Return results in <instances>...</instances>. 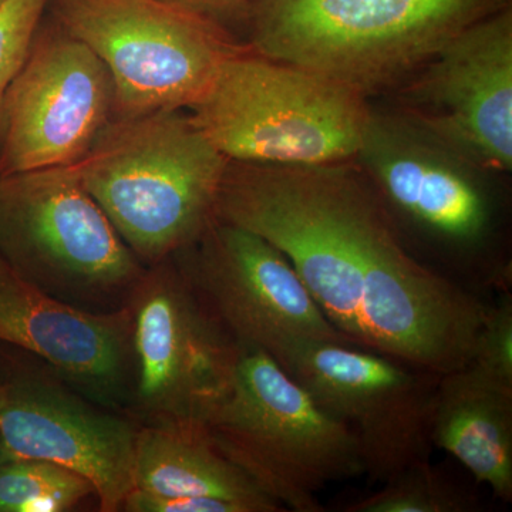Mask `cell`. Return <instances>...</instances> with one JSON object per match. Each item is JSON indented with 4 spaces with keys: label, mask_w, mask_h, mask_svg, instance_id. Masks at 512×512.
<instances>
[{
    "label": "cell",
    "mask_w": 512,
    "mask_h": 512,
    "mask_svg": "<svg viewBox=\"0 0 512 512\" xmlns=\"http://www.w3.org/2000/svg\"><path fill=\"white\" fill-rule=\"evenodd\" d=\"M215 218L271 242L359 348L446 375L470 362L488 305L421 264L352 161L228 160Z\"/></svg>",
    "instance_id": "1"
},
{
    "label": "cell",
    "mask_w": 512,
    "mask_h": 512,
    "mask_svg": "<svg viewBox=\"0 0 512 512\" xmlns=\"http://www.w3.org/2000/svg\"><path fill=\"white\" fill-rule=\"evenodd\" d=\"M512 0H254L247 45L363 96L387 94Z\"/></svg>",
    "instance_id": "2"
},
{
    "label": "cell",
    "mask_w": 512,
    "mask_h": 512,
    "mask_svg": "<svg viewBox=\"0 0 512 512\" xmlns=\"http://www.w3.org/2000/svg\"><path fill=\"white\" fill-rule=\"evenodd\" d=\"M228 158L180 110L113 117L73 165L128 248L160 264L215 218Z\"/></svg>",
    "instance_id": "3"
},
{
    "label": "cell",
    "mask_w": 512,
    "mask_h": 512,
    "mask_svg": "<svg viewBox=\"0 0 512 512\" xmlns=\"http://www.w3.org/2000/svg\"><path fill=\"white\" fill-rule=\"evenodd\" d=\"M190 110L228 160L326 165L355 160L372 104L325 74L248 49L224 63Z\"/></svg>",
    "instance_id": "4"
},
{
    "label": "cell",
    "mask_w": 512,
    "mask_h": 512,
    "mask_svg": "<svg viewBox=\"0 0 512 512\" xmlns=\"http://www.w3.org/2000/svg\"><path fill=\"white\" fill-rule=\"evenodd\" d=\"M201 426L285 510L325 511L323 488L365 476L355 434L264 350L239 345L228 393Z\"/></svg>",
    "instance_id": "5"
},
{
    "label": "cell",
    "mask_w": 512,
    "mask_h": 512,
    "mask_svg": "<svg viewBox=\"0 0 512 512\" xmlns=\"http://www.w3.org/2000/svg\"><path fill=\"white\" fill-rule=\"evenodd\" d=\"M0 255L30 284L89 312L126 306L147 269L73 165L0 177Z\"/></svg>",
    "instance_id": "6"
},
{
    "label": "cell",
    "mask_w": 512,
    "mask_h": 512,
    "mask_svg": "<svg viewBox=\"0 0 512 512\" xmlns=\"http://www.w3.org/2000/svg\"><path fill=\"white\" fill-rule=\"evenodd\" d=\"M53 20L106 64L114 117L190 109L231 57L229 29L163 0H50Z\"/></svg>",
    "instance_id": "7"
},
{
    "label": "cell",
    "mask_w": 512,
    "mask_h": 512,
    "mask_svg": "<svg viewBox=\"0 0 512 512\" xmlns=\"http://www.w3.org/2000/svg\"><path fill=\"white\" fill-rule=\"evenodd\" d=\"M127 305L137 413L146 424L201 426L228 393L239 343L171 258L147 266Z\"/></svg>",
    "instance_id": "8"
},
{
    "label": "cell",
    "mask_w": 512,
    "mask_h": 512,
    "mask_svg": "<svg viewBox=\"0 0 512 512\" xmlns=\"http://www.w3.org/2000/svg\"><path fill=\"white\" fill-rule=\"evenodd\" d=\"M269 356L355 434L373 483L430 460L440 376L359 346L318 340H293Z\"/></svg>",
    "instance_id": "9"
},
{
    "label": "cell",
    "mask_w": 512,
    "mask_h": 512,
    "mask_svg": "<svg viewBox=\"0 0 512 512\" xmlns=\"http://www.w3.org/2000/svg\"><path fill=\"white\" fill-rule=\"evenodd\" d=\"M400 231L451 254L483 251L495 232L488 171L406 119L372 104L355 160Z\"/></svg>",
    "instance_id": "10"
},
{
    "label": "cell",
    "mask_w": 512,
    "mask_h": 512,
    "mask_svg": "<svg viewBox=\"0 0 512 512\" xmlns=\"http://www.w3.org/2000/svg\"><path fill=\"white\" fill-rule=\"evenodd\" d=\"M114 117L106 64L53 20L3 100L0 177L79 163Z\"/></svg>",
    "instance_id": "11"
},
{
    "label": "cell",
    "mask_w": 512,
    "mask_h": 512,
    "mask_svg": "<svg viewBox=\"0 0 512 512\" xmlns=\"http://www.w3.org/2000/svg\"><path fill=\"white\" fill-rule=\"evenodd\" d=\"M171 259L239 345L268 355L293 340L355 345L323 313L289 259L254 232L215 220Z\"/></svg>",
    "instance_id": "12"
},
{
    "label": "cell",
    "mask_w": 512,
    "mask_h": 512,
    "mask_svg": "<svg viewBox=\"0 0 512 512\" xmlns=\"http://www.w3.org/2000/svg\"><path fill=\"white\" fill-rule=\"evenodd\" d=\"M392 93L406 119L488 173H510L512 6L463 30Z\"/></svg>",
    "instance_id": "13"
},
{
    "label": "cell",
    "mask_w": 512,
    "mask_h": 512,
    "mask_svg": "<svg viewBox=\"0 0 512 512\" xmlns=\"http://www.w3.org/2000/svg\"><path fill=\"white\" fill-rule=\"evenodd\" d=\"M2 382L0 451L6 460L69 468L93 485L101 512L123 510L136 488L138 427L43 380L10 376Z\"/></svg>",
    "instance_id": "14"
},
{
    "label": "cell",
    "mask_w": 512,
    "mask_h": 512,
    "mask_svg": "<svg viewBox=\"0 0 512 512\" xmlns=\"http://www.w3.org/2000/svg\"><path fill=\"white\" fill-rule=\"evenodd\" d=\"M0 345L42 359L96 399L131 380V312H89L30 284L0 255Z\"/></svg>",
    "instance_id": "15"
},
{
    "label": "cell",
    "mask_w": 512,
    "mask_h": 512,
    "mask_svg": "<svg viewBox=\"0 0 512 512\" xmlns=\"http://www.w3.org/2000/svg\"><path fill=\"white\" fill-rule=\"evenodd\" d=\"M431 441L512 501V386L467 363L439 377Z\"/></svg>",
    "instance_id": "16"
},
{
    "label": "cell",
    "mask_w": 512,
    "mask_h": 512,
    "mask_svg": "<svg viewBox=\"0 0 512 512\" xmlns=\"http://www.w3.org/2000/svg\"><path fill=\"white\" fill-rule=\"evenodd\" d=\"M134 480L137 490L154 495L221 498L248 512L285 511L211 443L202 426L138 427Z\"/></svg>",
    "instance_id": "17"
},
{
    "label": "cell",
    "mask_w": 512,
    "mask_h": 512,
    "mask_svg": "<svg viewBox=\"0 0 512 512\" xmlns=\"http://www.w3.org/2000/svg\"><path fill=\"white\" fill-rule=\"evenodd\" d=\"M96 495L80 474L45 460H6L0 466V512H64Z\"/></svg>",
    "instance_id": "18"
},
{
    "label": "cell",
    "mask_w": 512,
    "mask_h": 512,
    "mask_svg": "<svg viewBox=\"0 0 512 512\" xmlns=\"http://www.w3.org/2000/svg\"><path fill=\"white\" fill-rule=\"evenodd\" d=\"M476 507L474 497L451 484L426 460L407 467L376 493L346 505L345 511L467 512Z\"/></svg>",
    "instance_id": "19"
},
{
    "label": "cell",
    "mask_w": 512,
    "mask_h": 512,
    "mask_svg": "<svg viewBox=\"0 0 512 512\" xmlns=\"http://www.w3.org/2000/svg\"><path fill=\"white\" fill-rule=\"evenodd\" d=\"M50 0L0 3V119L6 92L28 59Z\"/></svg>",
    "instance_id": "20"
},
{
    "label": "cell",
    "mask_w": 512,
    "mask_h": 512,
    "mask_svg": "<svg viewBox=\"0 0 512 512\" xmlns=\"http://www.w3.org/2000/svg\"><path fill=\"white\" fill-rule=\"evenodd\" d=\"M471 365L498 382L512 386V302L510 296L488 306L474 343Z\"/></svg>",
    "instance_id": "21"
},
{
    "label": "cell",
    "mask_w": 512,
    "mask_h": 512,
    "mask_svg": "<svg viewBox=\"0 0 512 512\" xmlns=\"http://www.w3.org/2000/svg\"><path fill=\"white\" fill-rule=\"evenodd\" d=\"M130 512H248L244 505L211 497H164L134 488L123 504Z\"/></svg>",
    "instance_id": "22"
},
{
    "label": "cell",
    "mask_w": 512,
    "mask_h": 512,
    "mask_svg": "<svg viewBox=\"0 0 512 512\" xmlns=\"http://www.w3.org/2000/svg\"><path fill=\"white\" fill-rule=\"evenodd\" d=\"M165 3L200 16L231 30L235 25H247L254 0H163Z\"/></svg>",
    "instance_id": "23"
},
{
    "label": "cell",
    "mask_w": 512,
    "mask_h": 512,
    "mask_svg": "<svg viewBox=\"0 0 512 512\" xmlns=\"http://www.w3.org/2000/svg\"><path fill=\"white\" fill-rule=\"evenodd\" d=\"M5 394H6L5 384H3V382H0V407H2L3 402H5Z\"/></svg>",
    "instance_id": "24"
},
{
    "label": "cell",
    "mask_w": 512,
    "mask_h": 512,
    "mask_svg": "<svg viewBox=\"0 0 512 512\" xmlns=\"http://www.w3.org/2000/svg\"><path fill=\"white\" fill-rule=\"evenodd\" d=\"M5 461H6V458H5V456H3L2 451H0V466H2V464L5 463Z\"/></svg>",
    "instance_id": "25"
},
{
    "label": "cell",
    "mask_w": 512,
    "mask_h": 512,
    "mask_svg": "<svg viewBox=\"0 0 512 512\" xmlns=\"http://www.w3.org/2000/svg\"><path fill=\"white\" fill-rule=\"evenodd\" d=\"M2 2H3V0H0V3H2Z\"/></svg>",
    "instance_id": "26"
}]
</instances>
